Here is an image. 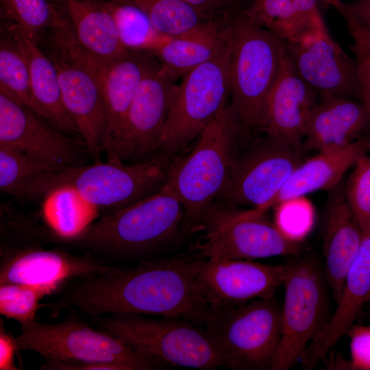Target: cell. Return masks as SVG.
I'll return each instance as SVG.
<instances>
[{
  "label": "cell",
  "instance_id": "cell-1",
  "mask_svg": "<svg viewBox=\"0 0 370 370\" xmlns=\"http://www.w3.org/2000/svg\"><path fill=\"white\" fill-rule=\"evenodd\" d=\"M41 304L49 316L75 310L95 319L110 314L167 317L206 325L214 312L198 286L193 259H154L64 283Z\"/></svg>",
  "mask_w": 370,
  "mask_h": 370
},
{
  "label": "cell",
  "instance_id": "cell-2",
  "mask_svg": "<svg viewBox=\"0 0 370 370\" xmlns=\"http://www.w3.org/2000/svg\"><path fill=\"white\" fill-rule=\"evenodd\" d=\"M184 208L164 186L153 195L90 223L66 244L101 258L147 256L183 232Z\"/></svg>",
  "mask_w": 370,
  "mask_h": 370
},
{
  "label": "cell",
  "instance_id": "cell-3",
  "mask_svg": "<svg viewBox=\"0 0 370 370\" xmlns=\"http://www.w3.org/2000/svg\"><path fill=\"white\" fill-rule=\"evenodd\" d=\"M243 136L227 107L205 128L189 154L173 160L164 186L183 206V233L199 230L227 183Z\"/></svg>",
  "mask_w": 370,
  "mask_h": 370
},
{
  "label": "cell",
  "instance_id": "cell-4",
  "mask_svg": "<svg viewBox=\"0 0 370 370\" xmlns=\"http://www.w3.org/2000/svg\"><path fill=\"white\" fill-rule=\"evenodd\" d=\"M227 110L243 134L260 131L268 95L286 58V42L247 19L230 23Z\"/></svg>",
  "mask_w": 370,
  "mask_h": 370
},
{
  "label": "cell",
  "instance_id": "cell-5",
  "mask_svg": "<svg viewBox=\"0 0 370 370\" xmlns=\"http://www.w3.org/2000/svg\"><path fill=\"white\" fill-rule=\"evenodd\" d=\"M36 43L56 68L64 106L92 160L100 162L105 130L101 75L106 60L84 49L70 25L46 30Z\"/></svg>",
  "mask_w": 370,
  "mask_h": 370
},
{
  "label": "cell",
  "instance_id": "cell-6",
  "mask_svg": "<svg viewBox=\"0 0 370 370\" xmlns=\"http://www.w3.org/2000/svg\"><path fill=\"white\" fill-rule=\"evenodd\" d=\"M17 351L38 354L47 362L113 364L122 370H151L166 365L125 342L91 327L74 313L56 323L34 320L20 324Z\"/></svg>",
  "mask_w": 370,
  "mask_h": 370
},
{
  "label": "cell",
  "instance_id": "cell-7",
  "mask_svg": "<svg viewBox=\"0 0 370 370\" xmlns=\"http://www.w3.org/2000/svg\"><path fill=\"white\" fill-rule=\"evenodd\" d=\"M91 320L97 329L166 366L199 369L223 367L219 352L206 329L188 320L134 314H110Z\"/></svg>",
  "mask_w": 370,
  "mask_h": 370
},
{
  "label": "cell",
  "instance_id": "cell-8",
  "mask_svg": "<svg viewBox=\"0 0 370 370\" xmlns=\"http://www.w3.org/2000/svg\"><path fill=\"white\" fill-rule=\"evenodd\" d=\"M234 207L217 201L211 206L188 258L254 260L299 253L300 243L286 237L266 211Z\"/></svg>",
  "mask_w": 370,
  "mask_h": 370
},
{
  "label": "cell",
  "instance_id": "cell-9",
  "mask_svg": "<svg viewBox=\"0 0 370 370\" xmlns=\"http://www.w3.org/2000/svg\"><path fill=\"white\" fill-rule=\"evenodd\" d=\"M230 53V27L228 40L221 51L182 77L160 138L158 154L178 156L227 107Z\"/></svg>",
  "mask_w": 370,
  "mask_h": 370
},
{
  "label": "cell",
  "instance_id": "cell-10",
  "mask_svg": "<svg viewBox=\"0 0 370 370\" xmlns=\"http://www.w3.org/2000/svg\"><path fill=\"white\" fill-rule=\"evenodd\" d=\"M205 328L234 370H271L282 334L281 306L273 297L214 312Z\"/></svg>",
  "mask_w": 370,
  "mask_h": 370
},
{
  "label": "cell",
  "instance_id": "cell-11",
  "mask_svg": "<svg viewBox=\"0 0 370 370\" xmlns=\"http://www.w3.org/2000/svg\"><path fill=\"white\" fill-rule=\"evenodd\" d=\"M175 157L160 153L138 163L107 160L68 169L58 177L54 190L70 187L89 206L108 214L159 191Z\"/></svg>",
  "mask_w": 370,
  "mask_h": 370
},
{
  "label": "cell",
  "instance_id": "cell-12",
  "mask_svg": "<svg viewBox=\"0 0 370 370\" xmlns=\"http://www.w3.org/2000/svg\"><path fill=\"white\" fill-rule=\"evenodd\" d=\"M282 285V334L271 370L292 368L328 319L323 275L312 259L287 262Z\"/></svg>",
  "mask_w": 370,
  "mask_h": 370
},
{
  "label": "cell",
  "instance_id": "cell-13",
  "mask_svg": "<svg viewBox=\"0 0 370 370\" xmlns=\"http://www.w3.org/2000/svg\"><path fill=\"white\" fill-rule=\"evenodd\" d=\"M301 162V149L266 135L247 152L237 156L216 201L267 211Z\"/></svg>",
  "mask_w": 370,
  "mask_h": 370
},
{
  "label": "cell",
  "instance_id": "cell-14",
  "mask_svg": "<svg viewBox=\"0 0 370 370\" xmlns=\"http://www.w3.org/2000/svg\"><path fill=\"white\" fill-rule=\"evenodd\" d=\"M160 68L153 67L140 82L113 150L107 160L138 163L158 155V147L177 84Z\"/></svg>",
  "mask_w": 370,
  "mask_h": 370
},
{
  "label": "cell",
  "instance_id": "cell-15",
  "mask_svg": "<svg viewBox=\"0 0 370 370\" xmlns=\"http://www.w3.org/2000/svg\"><path fill=\"white\" fill-rule=\"evenodd\" d=\"M193 264L199 290L214 313L254 299L273 297L283 284L287 269V263L267 264L225 258L193 259Z\"/></svg>",
  "mask_w": 370,
  "mask_h": 370
},
{
  "label": "cell",
  "instance_id": "cell-16",
  "mask_svg": "<svg viewBox=\"0 0 370 370\" xmlns=\"http://www.w3.org/2000/svg\"><path fill=\"white\" fill-rule=\"evenodd\" d=\"M29 108L0 93V145L66 168L87 164L85 142L69 136Z\"/></svg>",
  "mask_w": 370,
  "mask_h": 370
},
{
  "label": "cell",
  "instance_id": "cell-17",
  "mask_svg": "<svg viewBox=\"0 0 370 370\" xmlns=\"http://www.w3.org/2000/svg\"><path fill=\"white\" fill-rule=\"evenodd\" d=\"M298 75L319 95L362 101L357 64L331 37L325 23L302 38L286 42Z\"/></svg>",
  "mask_w": 370,
  "mask_h": 370
},
{
  "label": "cell",
  "instance_id": "cell-18",
  "mask_svg": "<svg viewBox=\"0 0 370 370\" xmlns=\"http://www.w3.org/2000/svg\"><path fill=\"white\" fill-rule=\"evenodd\" d=\"M119 267L88 251L79 255L36 245L0 254V284L54 285L60 288L71 280L109 273Z\"/></svg>",
  "mask_w": 370,
  "mask_h": 370
},
{
  "label": "cell",
  "instance_id": "cell-19",
  "mask_svg": "<svg viewBox=\"0 0 370 370\" xmlns=\"http://www.w3.org/2000/svg\"><path fill=\"white\" fill-rule=\"evenodd\" d=\"M319 95L297 73L288 58L266 100L260 132L301 149L310 113Z\"/></svg>",
  "mask_w": 370,
  "mask_h": 370
},
{
  "label": "cell",
  "instance_id": "cell-20",
  "mask_svg": "<svg viewBox=\"0 0 370 370\" xmlns=\"http://www.w3.org/2000/svg\"><path fill=\"white\" fill-rule=\"evenodd\" d=\"M370 299V232L365 234L351 264L337 306L319 334L307 346L300 362L313 369L354 324L364 304Z\"/></svg>",
  "mask_w": 370,
  "mask_h": 370
},
{
  "label": "cell",
  "instance_id": "cell-21",
  "mask_svg": "<svg viewBox=\"0 0 370 370\" xmlns=\"http://www.w3.org/2000/svg\"><path fill=\"white\" fill-rule=\"evenodd\" d=\"M370 134V112L358 99L319 95L306 127L305 145L318 152L344 147Z\"/></svg>",
  "mask_w": 370,
  "mask_h": 370
},
{
  "label": "cell",
  "instance_id": "cell-22",
  "mask_svg": "<svg viewBox=\"0 0 370 370\" xmlns=\"http://www.w3.org/2000/svg\"><path fill=\"white\" fill-rule=\"evenodd\" d=\"M158 63L151 51H129L121 58L105 62L101 86L105 106L103 153L113 150L127 112L144 77Z\"/></svg>",
  "mask_w": 370,
  "mask_h": 370
},
{
  "label": "cell",
  "instance_id": "cell-23",
  "mask_svg": "<svg viewBox=\"0 0 370 370\" xmlns=\"http://www.w3.org/2000/svg\"><path fill=\"white\" fill-rule=\"evenodd\" d=\"M364 235L348 205L341 182L330 190L323 232L325 275L336 302Z\"/></svg>",
  "mask_w": 370,
  "mask_h": 370
},
{
  "label": "cell",
  "instance_id": "cell-24",
  "mask_svg": "<svg viewBox=\"0 0 370 370\" xmlns=\"http://www.w3.org/2000/svg\"><path fill=\"white\" fill-rule=\"evenodd\" d=\"M3 23L19 46L27 64L32 110L66 134H78L62 99L56 68L38 45L13 21L3 16Z\"/></svg>",
  "mask_w": 370,
  "mask_h": 370
},
{
  "label": "cell",
  "instance_id": "cell-25",
  "mask_svg": "<svg viewBox=\"0 0 370 370\" xmlns=\"http://www.w3.org/2000/svg\"><path fill=\"white\" fill-rule=\"evenodd\" d=\"M370 151V134L340 149L319 151L294 170L269 208L292 198L320 190H330L341 182L346 171Z\"/></svg>",
  "mask_w": 370,
  "mask_h": 370
},
{
  "label": "cell",
  "instance_id": "cell-26",
  "mask_svg": "<svg viewBox=\"0 0 370 370\" xmlns=\"http://www.w3.org/2000/svg\"><path fill=\"white\" fill-rule=\"evenodd\" d=\"M77 42L95 56L114 61L127 54L104 0H56Z\"/></svg>",
  "mask_w": 370,
  "mask_h": 370
},
{
  "label": "cell",
  "instance_id": "cell-27",
  "mask_svg": "<svg viewBox=\"0 0 370 370\" xmlns=\"http://www.w3.org/2000/svg\"><path fill=\"white\" fill-rule=\"evenodd\" d=\"M230 25L208 23L187 34L169 38L152 53L162 71L176 80L221 51L228 40Z\"/></svg>",
  "mask_w": 370,
  "mask_h": 370
},
{
  "label": "cell",
  "instance_id": "cell-28",
  "mask_svg": "<svg viewBox=\"0 0 370 370\" xmlns=\"http://www.w3.org/2000/svg\"><path fill=\"white\" fill-rule=\"evenodd\" d=\"M68 169L0 145V190L24 201L48 197L59 175Z\"/></svg>",
  "mask_w": 370,
  "mask_h": 370
},
{
  "label": "cell",
  "instance_id": "cell-29",
  "mask_svg": "<svg viewBox=\"0 0 370 370\" xmlns=\"http://www.w3.org/2000/svg\"><path fill=\"white\" fill-rule=\"evenodd\" d=\"M322 0H253L243 15L285 42L297 40L324 23Z\"/></svg>",
  "mask_w": 370,
  "mask_h": 370
},
{
  "label": "cell",
  "instance_id": "cell-30",
  "mask_svg": "<svg viewBox=\"0 0 370 370\" xmlns=\"http://www.w3.org/2000/svg\"><path fill=\"white\" fill-rule=\"evenodd\" d=\"M112 16L121 43L130 51L153 52L171 38L160 33L140 9L120 0H104Z\"/></svg>",
  "mask_w": 370,
  "mask_h": 370
},
{
  "label": "cell",
  "instance_id": "cell-31",
  "mask_svg": "<svg viewBox=\"0 0 370 370\" xmlns=\"http://www.w3.org/2000/svg\"><path fill=\"white\" fill-rule=\"evenodd\" d=\"M62 243V237L51 227L43 225L11 203H1L0 254L36 245Z\"/></svg>",
  "mask_w": 370,
  "mask_h": 370
},
{
  "label": "cell",
  "instance_id": "cell-32",
  "mask_svg": "<svg viewBox=\"0 0 370 370\" xmlns=\"http://www.w3.org/2000/svg\"><path fill=\"white\" fill-rule=\"evenodd\" d=\"M0 93L32 110L30 79L26 60L16 40L1 23Z\"/></svg>",
  "mask_w": 370,
  "mask_h": 370
},
{
  "label": "cell",
  "instance_id": "cell-33",
  "mask_svg": "<svg viewBox=\"0 0 370 370\" xmlns=\"http://www.w3.org/2000/svg\"><path fill=\"white\" fill-rule=\"evenodd\" d=\"M120 1L140 9L160 33L169 37L187 34L210 23L193 8L180 0Z\"/></svg>",
  "mask_w": 370,
  "mask_h": 370
},
{
  "label": "cell",
  "instance_id": "cell-34",
  "mask_svg": "<svg viewBox=\"0 0 370 370\" xmlns=\"http://www.w3.org/2000/svg\"><path fill=\"white\" fill-rule=\"evenodd\" d=\"M3 16L16 23L34 42L46 30L69 25L56 2L51 0H4Z\"/></svg>",
  "mask_w": 370,
  "mask_h": 370
},
{
  "label": "cell",
  "instance_id": "cell-35",
  "mask_svg": "<svg viewBox=\"0 0 370 370\" xmlns=\"http://www.w3.org/2000/svg\"><path fill=\"white\" fill-rule=\"evenodd\" d=\"M47 197V221L64 239L75 236L90 223V214L85 210L88 204L73 188H58Z\"/></svg>",
  "mask_w": 370,
  "mask_h": 370
},
{
  "label": "cell",
  "instance_id": "cell-36",
  "mask_svg": "<svg viewBox=\"0 0 370 370\" xmlns=\"http://www.w3.org/2000/svg\"><path fill=\"white\" fill-rule=\"evenodd\" d=\"M59 288L54 285L16 283L0 284V314L19 324L36 320L40 301L53 295Z\"/></svg>",
  "mask_w": 370,
  "mask_h": 370
},
{
  "label": "cell",
  "instance_id": "cell-37",
  "mask_svg": "<svg viewBox=\"0 0 370 370\" xmlns=\"http://www.w3.org/2000/svg\"><path fill=\"white\" fill-rule=\"evenodd\" d=\"M348 205L364 234L370 232V151L361 156L344 185Z\"/></svg>",
  "mask_w": 370,
  "mask_h": 370
},
{
  "label": "cell",
  "instance_id": "cell-38",
  "mask_svg": "<svg viewBox=\"0 0 370 370\" xmlns=\"http://www.w3.org/2000/svg\"><path fill=\"white\" fill-rule=\"evenodd\" d=\"M276 207L274 223L290 240L299 243L311 231L314 221L312 205L305 197L285 200Z\"/></svg>",
  "mask_w": 370,
  "mask_h": 370
},
{
  "label": "cell",
  "instance_id": "cell-39",
  "mask_svg": "<svg viewBox=\"0 0 370 370\" xmlns=\"http://www.w3.org/2000/svg\"><path fill=\"white\" fill-rule=\"evenodd\" d=\"M210 22L227 24L251 5L245 0H180Z\"/></svg>",
  "mask_w": 370,
  "mask_h": 370
},
{
  "label": "cell",
  "instance_id": "cell-40",
  "mask_svg": "<svg viewBox=\"0 0 370 370\" xmlns=\"http://www.w3.org/2000/svg\"><path fill=\"white\" fill-rule=\"evenodd\" d=\"M352 369L370 370V325L354 324L347 333Z\"/></svg>",
  "mask_w": 370,
  "mask_h": 370
},
{
  "label": "cell",
  "instance_id": "cell-41",
  "mask_svg": "<svg viewBox=\"0 0 370 370\" xmlns=\"http://www.w3.org/2000/svg\"><path fill=\"white\" fill-rule=\"evenodd\" d=\"M15 337L7 331L1 319L0 325V370H18L14 356L17 351Z\"/></svg>",
  "mask_w": 370,
  "mask_h": 370
},
{
  "label": "cell",
  "instance_id": "cell-42",
  "mask_svg": "<svg viewBox=\"0 0 370 370\" xmlns=\"http://www.w3.org/2000/svg\"><path fill=\"white\" fill-rule=\"evenodd\" d=\"M346 4L354 15L370 28V0H354Z\"/></svg>",
  "mask_w": 370,
  "mask_h": 370
},
{
  "label": "cell",
  "instance_id": "cell-43",
  "mask_svg": "<svg viewBox=\"0 0 370 370\" xmlns=\"http://www.w3.org/2000/svg\"><path fill=\"white\" fill-rule=\"evenodd\" d=\"M4 0H1V2L3 1Z\"/></svg>",
  "mask_w": 370,
  "mask_h": 370
}]
</instances>
